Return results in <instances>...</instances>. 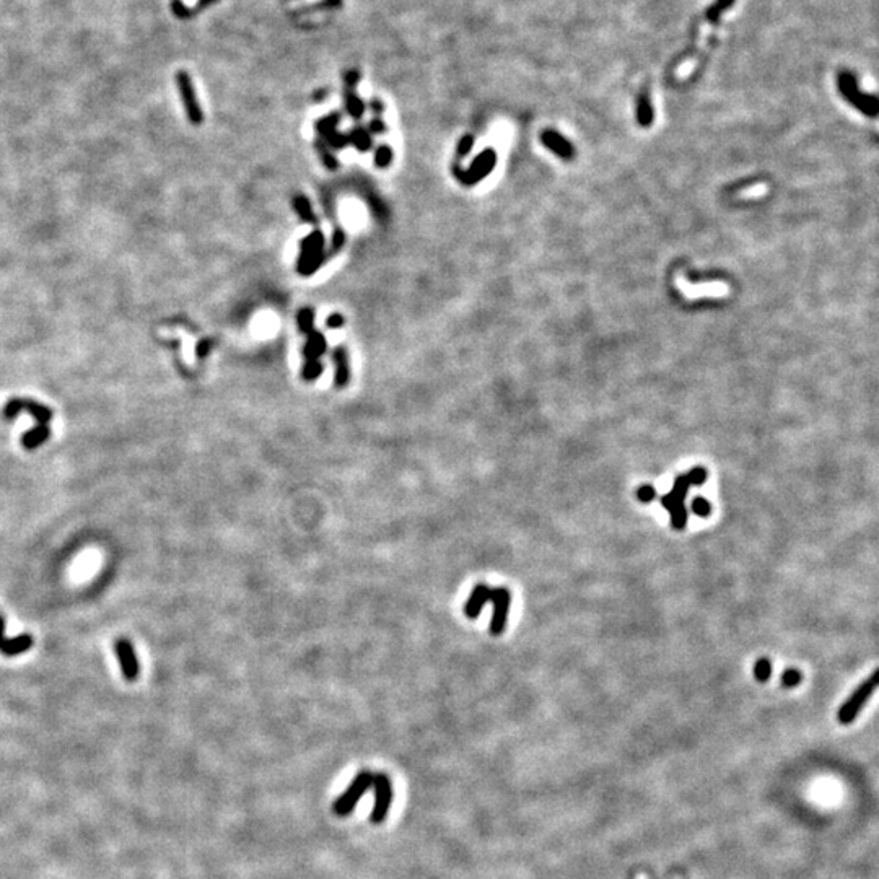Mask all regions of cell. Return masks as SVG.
I'll list each match as a JSON object with an SVG mask.
<instances>
[{"label": "cell", "instance_id": "1", "mask_svg": "<svg viewBox=\"0 0 879 879\" xmlns=\"http://www.w3.org/2000/svg\"><path fill=\"white\" fill-rule=\"evenodd\" d=\"M324 261V234L319 230H314L302 242V249H300V258L297 263L298 274L313 276L316 271H319Z\"/></svg>", "mask_w": 879, "mask_h": 879}, {"label": "cell", "instance_id": "2", "mask_svg": "<svg viewBox=\"0 0 879 879\" xmlns=\"http://www.w3.org/2000/svg\"><path fill=\"white\" fill-rule=\"evenodd\" d=\"M691 479L687 474H681L676 477L674 487L669 494L662 497V505L671 515V523L676 529H684L687 525V510L684 505L687 490L691 487Z\"/></svg>", "mask_w": 879, "mask_h": 879}, {"label": "cell", "instance_id": "3", "mask_svg": "<svg viewBox=\"0 0 879 879\" xmlns=\"http://www.w3.org/2000/svg\"><path fill=\"white\" fill-rule=\"evenodd\" d=\"M371 783H373V772L362 771L355 775V778L352 780V783L348 785V788L344 791L339 798L334 801V805H332L334 815L341 817L351 815L355 810V806L358 805V801L363 798V795L371 788Z\"/></svg>", "mask_w": 879, "mask_h": 879}, {"label": "cell", "instance_id": "4", "mask_svg": "<svg viewBox=\"0 0 879 879\" xmlns=\"http://www.w3.org/2000/svg\"><path fill=\"white\" fill-rule=\"evenodd\" d=\"M837 85H839L840 93L845 96V100L851 103L855 108H858L861 113L866 114V116H871V118L876 116L878 109H879L878 100L873 95H865L863 91H860L858 85H856V79L854 77V75H851L850 72L839 74Z\"/></svg>", "mask_w": 879, "mask_h": 879}, {"label": "cell", "instance_id": "5", "mask_svg": "<svg viewBox=\"0 0 879 879\" xmlns=\"http://www.w3.org/2000/svg\"><path fill=\"white\" fill-rule=\"evenodd\" d=\"M878 686V669L873 671V674L868 678L863 684H860L858 689H856L854 694L849 697V701L844 703L842 707L839 708L837 712V720L839 723L842 725H850L854 723V720L858 717V713L861 712L865 703L870 701V697L873 696Z\"/></svg>", "mask_w": 879, "mask_h": 879}, {"label": "cell", "instance_id": "6", "mask_svg": "<svg viewBox=\"0 0 879 879\" xmlns=\"http://www.w3.org/2000/svg\"><path fill=\"white\" fill-rule=\"evenodd\" d=\"M371 788L375 791V805L373 810H371L370 821L378 826V824H383L386 821L392 803V785L390 777L383 772L373 773Z\"/></svg>", "mask_w": 879, "mask_h": 879}, {"label": "cell", "instance_id": "7", "mask_svg": "<svg viewBox=\"0 0 879 879\" xmlns=\"http://www.w3.org/2000/svg\"><path fill=\"white\" fill-rule=\"evenodd\" d=\"M174 80H176L179 95H181V101L189 123L193 125H200L204 123V111H202L198 95H195L193 79H191V75L186 72V70H179Z\"/></svg>", "mask_w": 879, "mask_h": 879}, {"label": "cell", "instance_id": "8", "mask_svg": "<svg viewBox=\"0 0 879 879\" xmlns=\"http://www.w3.org/2000/svg\"><path fill=\"white\" fill-rule=\"evenodd\" d=\"M490 603L494 604V614L492 620H490L489 624V632L492 633L494 637H499L505 632L506 622H509L511 604L510 589L505 586H497L490 589Z\"/></svg>", "mask_w": 879, "mask_h": 879}, {"label": "cell", "instance_id": "9", "mask_svg": "<svg viewBox=\"0 0 879 879\" xmlns=\"http://www.w3.org/2000/svg\"><path fill=\"white\" fill-rule=\"evenodd\" d=\"M23 411L31 414V416L36 419V422H38L36 427L49 429V422H51V419H52V411L49 407L42 406V404L31 401V399H20V397L10 399L4 406V417L12 420L16 414H20Z\"/></svg>", "mask_w": 879, "mask_h": 879}, {"label": "cell", "instance_id": "10", "mask_svg": "<svg viewBox=\"0 0 879 879\" xmlns=\"http://www.w3.org/2000/svg\"><path fill=\"white\" fill-rule=\"evenodd\" d=\"M497 163V154L494 149H485L474 158L471 166L466 171L456 170L460 181L466 186H472L482 181L485 176H489L494 171Z\"/></svg>", "mask_w": 879, "mask_h": 879}, {"label": "cell", "instance_id": "11", "mask_svg": "<svg viewBox=\"0 0 879 879\" xmlns=\"http://www.w3.org/2000/svg\"><path fill=\"white\" fill-rule=\"evenodd\" d=\"M114 652H116L124 679L129 682L137 679L140 674V664L132 642H130L129 638H118L116 643H114Z\"/></svg>", "mask_w": 879, "mask_h": 879}, {"label": "cell", "instance_id": "12", "mask_svg": "<svg viewBox=\"0 0 879 879\" xmlns=\"http://www.w3.org/2000/svg\"><path fill=\"white\" fill-rule=\"evenodd\" d=\"M490 589H492V586H489L487 583L484 582L476 583V585L472 586L471 594H469L467 601L464 603L463 608L464 616H466L467 619H477L480 613H482V609L490 603Z\"/></svg>", "mask_w": 879, "mask_h": 879}, {"label": "cell", "instance_id": "13", "mask_svg": "<svg viewBox=\"0 0 879 879\" xmlns=\"http://www.w3.org/2000/svg\"><path fill=\"white\" fill-rule=\"evenodd\" d=\"M33 643H35V640H33V637L28 635V633H23V635L15 638L5 637V619L4 616L0 614V653H4L5 657L23 654L33 647Z\"/></svg>", "mask_w": 879, "mask_h": 879}, {"label": "cell", "instance_id": "14", "mask_svg": "<svg viewBox=\"0 0 879 879\" xmlns=\"http://www.w3.org/2000/svg\"><path fill=\"white\" fill-rule=\"evenodd\" d=\"M332 358H334L336 363V376H334V385L336 387H346L351 381V367H348V355L346 347H336L334 352H332Z\"/></svg>", "mask_w": 879, "mask_h": 879}, {"label": "cell", "instance_id": "15", "mask_svg": "<svg viewBox=\"0 0 879 879\" xmlns=\"http://www.w3.org/2000/svg\"><path fill=\"white\" fill-rule=\"evenodd\" d=\"M540 140L543 144L548 147L549 150H552L555 155H559L562 158H572L573 157V145L570 144L569 140H565L559 132H554V130H545L540 135Z\"/></svg>", "mask_w": 879, "mask_h": 879}, {"label": "cell", "instance_id": "16", "mask_svg": "<svg viewBox=\"0 0 879 879\" xmlns=\"http://www.w3.org/2000/svg\"><path fill=\"white\" fill-rule=\"evenodd\" d=\"M307 337V346L303 347L305 360H319L321 355H323L327 348L326 337L314 329L308 332Z\"/></svg>", "mask_w": 879, "mask_h": 879}, {"label": "cell", "instance_id": "17", "mask_svg": "<svg viewBox=\"0 0 879 879\" xmlns=\"http://www.w3.org/2000/svg\"><path fill=\"white\" fill-rule=\"evenodd\" d=\"M215 2H218V0H198V4H195L193 8H189V7H186V5L181 2V0H173V2H171V10H173V13L178 16V18L188 20V18H191V16H194L195 13H199L200 10H204L207 7H210V5H214Z\"/></svg>", "mask_w": 879, "mask_h": 879}, {"label": "cell", "instance_id": "18", "mask_svg": "<svg viewBox=\"0 0 879 879\" xmlns=\"http://www.w3.org/2000/svg\"><path fill=\"white\" fill-rule=\"evenodd\" d=\"M49 435H51V429H40L35 427L31 429L30 432H26L21 438V445H23L26 450H36L38 446H41L45 441H47Z\"/></svg>", "mask_w": 879, "mask_h": 879}, {"label": "cell", "instance_id": "19", "mask_svg": "<svg viewBox=\"0 0 879 879\" xmlns=\"http://www.w3.org/2000/svg\"><path fill=\"white\" fill-rule=\"evenodd\" d=\"M348 144H352L358 152L365 154V152H368L371 149L373 140H371V135L367 129L355 127L352 132L348 134Z\"/></svg>", "mask_w": 879, "mask_h": 879}, {"label": "cell", "instance_id": "20", "mask_svg": "<svg viewBox=\"0 0 879 879\" xmlns=\"http://www.w3.org/2000/svg\"><path fill=\"white\" fill-rule=\"evenodd\" d=\"M346 109H347L348 116L355 119V121H358V119L363 118L365 103L362 101V98H360L357 93H353L352 89L346 91Z\"/></svg>", "mask_w": 879, "mask_h": 879}, {"label": "cell", "instance_id": "21", "mask_svg": "<svg viewBox=\"0 0 879 879\" xmlns=\"http://www.w3.org/2000/svg\"><path fill=\"white\" fill-rule=\"evenodd\" d=\"M293 207L295 210H297V214L302 217V220L311 223V225H318V218L314 215L313 207H311L310 200L305 198V195H297V198L293 199Z\"/></svg>", "mask_w": 879, "mask_h": 879}, {"label": "cell", "instance_id": "22", "mask_svg": "<svg viewBox=\"0 0 879 879\" xmlns=\"http://www.w3.org/2000/svg\"><path fill=\"white\" fill-rule=\"evenodd\" d=\"M637 119L643 127H648V125L653 123V108H652V103H650L647 91H643L640 95V100H638Z\"/></svg>", "mask_w": 879, "mask_h": 879}, {"label": "cell", "instance_id": "23", "mask_svg": "<svg viewBox=\"0 0 879 879\" xmlns=\"http://www.w3.org/2000/svg\"><path fill=\"white\" fill-rule=\"evenodd\" d=\"M341 123V114L339 113H332L329 116H326L319 121H316V132H318L321 137L326 139L327 135H331L332 132H336L337 124Z\"/></svg>", "mask_w": 879, "mask_h": 879}, {"label": "cell", "instance_id": "24", "mask_svg": "<svg viewBox=\"0 0 879 879\" xmlns=\"http://www.w3.org/2000/svg\"><path fill=\"white\" fill-rule=\"evenodd\" d=\"M736 0H715L713 5H710L707 10V21L708 23H717L726 10H730Z\"/></svg>", "mask_w": 879, "mask_h": 879}, {"label": "cell", "instance_id": "25", "mask_svg": "<svg viewBox=\"0 0 879 879\" xmlns=\"http://www.w3.org/2000/svg\"><path fill=\"white\" fill-rule=\"evenodd\" d=\"M323 370L324 367L319 360H305L303 368H302V376L305 381H314L323 375Z\"/></svg>", "mask_w": 879, "mask_h": 879}, {"label": "cell", "instance_id": "26", "mask_svg": "<svg viewBox=\"0 0 879 879\" xmlns=\"http://www.w3.org/2000/svg\"><path fill=\"white\" fill-rule=\"evenodd\" d=\"M298 327L303 334H308V332L313 331V324H314V311L311 308H303L298 313Z\"/></svg>", "mask_w": 879, "mask_h": 879}, {"label": "cell", "instance_id": "27", "mask_svg": "<svg viewBox=\"0 0 879 879\" xmlns=\"http://www.w3.org/2000/svg\"><path fill=\"white\" fill-rule=\"evenodd\" d=\"M392 161V150L390 145H380L375 152V163L378 168H387Z\"/></svg>", "mask_w": 879, "mask_h": 879}, {"label": "cell", "instance_id": "28", "mask_svg": "<svg viewBox=\"0 0 879 879\" xmlns=\"http://www.w3.org/2000/svg\"><path fill=\"white\" fill-rule=\"evenodd\" d=\"M344 244H346V233H344L341 228H336L334 233H332L331 248H329V251H327L326 258H329V256H334V254L339 253V251L344 248Z\"/></svg>", "mask_w": 879, "mask_h": 879}, {"label": "cell", "instance_id": "29", "mask_svg": "<svg viewBox=\"0 0 879 879\" xmlns=\"http://www.w3.org/2000/svg\"><path fill=\"white\" fill-rule=\"evenodd\" d=\"M754 674H756L757 681H761V682L767 681L769 678H771V674H772V664H771V662H769V659H766V658L759 659V662L756 663Z\"/></svg>", "mask_w": 879, "mask_h": 879}, {"label": "cell", "instance_id": "30", "mask_svg": "<svg viewBox=\"0 0 879 879\" xmlns=\"http://www.w3.org/2000/svg\"><path fill=\"white\" fill-rule=\"evenodd\" d=\"M316 147H318L321 160H323L324 165L329 168V170H336V168L339 166V161H337V158L332 155V152H329V149H326L323 144H316Z\"/></svg>", "mask_w": 879, "mask_h": 879}, {"label": "cell", "instance_id": "31", "mask_svg": "<svg viewBox=\"0 0 879 879\" xmlns=\"http://www.w3.org/2000/svg\"><path fill=\"white\" fill-rule=\"evenodd\" d=\"M324 140L327 142V145H329L331 149H344V147L348 145V135L337 132V130L336 132H332L331 135H327Z\"/></svg>", "mask_w": 879, "mask_h": 879}, {"label": "cell", "instance_id": "32", "mask_svg": "<svg viewBox=\"0 0 879 879\" xmlns=\"http://www.w3.org/2000/svg\"><path fill=\"white\" fill-rule=\"evenodd\" d=\"M692 511H694L698 516L705 518L710 515V511H712V506H710V504L705 499L697 497V499H694V501H692Z\"/></svg>", "mask_w": 879, "mask_h": 879}, {"label": "cell", "instance_id": "33", "mask_svg": "<svg viewBox=\"0 0 879 879\" xmlns=\"http://www.w3.org/2000/svg\"><path fill=\"white\" fill-rule=\"evenodd\" d=\"M803 679V676L798 669H787L782 676V684L785 687H795L798 686Z\"/></svg>", "mask_w": 879, "mask_h": 879}, {"label": "cell", "instance_id": "34", "mask_svg": "<svg viewBox=\"0 0 879 879\" xmlns=\"http://www.w3.org/2000/svg\"><path fill=\"white\" fill-rule=\"evenodd\" d=\"M474 147V137L471 134H466L464 137H461L460 144H458V157H466L469 152L472 150Z\"/></svg>", "mask_w": 879, "mask_h": 879}, {"label": "cell", "instance_id": "35", "mask_svg": "<svg viewBox=\"0 0 879 879\" xmlns=\"http://www.w3.org/2000/svg\"><path fill=\"white\" fill-rule=\"evenodd\" d=\"M637 497L640 499V501L650 504V501H653L654 499H657V490H654L652 485H642V487L638 489Z\"/></svg>", "mask_w": 879, "mask_h": 879}, {"label": "cell", "instance_id": "36", "mask_svg": "<svg viewBox=\"0 0 879 879\" xmlns=\"http://www.w3.org/2000/svg\"><path fill=\"white\" fill-rule=\"evenodd\" d=\"M687 476H689L692 485H701L707 480V471L702 467H696L691 472H687Z\"/></svg>", "mask_w": 879, "mask_h": 879}, {"label": "cell", "instance_id": "37", "mask_svg": "<svg viewBox=\"0 0 879 879\" xmlns=\"http://www.w3.org/2000/svg\"><path fill=\"white\" fill-rule=\"evenodd\" d=\"M344 323H346V319H344V316L339 314V313H334V314L327 316V319H326V326L329 327V329H337V327H342Z\"/></svg>", "mask_w": 879, "mask_h": 879}, {"label": "cell", "instance_id": "38", "mask_svg": "<svg viewBox=\"0 0 879 879\" xmlns=\"http://www.w3.org/2000/svg\"><path fill=\"white\" fill-rule=\"evenodd\" d=\"M358 80H360L358 70H348V72H346V75H344V81H346V85L348 86V89H353V86L358 84Z\"/></svg>", "mask_w": 879, "mask_h": 879}, {"label": "cell", "instance_id": "39", "mask_svg": "<svg viewBox=\"0 0 879 879\" xmlns=\"http://www.w3.org/2000/svg\"><path fill=\"white\" fill-rule=\"evenodd\" d=\"M368 129L371 130V134H385L387 127L381 119H373V121H370Z\"/></svg>", "mask_w": 879, "mask_h": 879}, {"label": "cell", "instance_id": "40", "mask_svg": "<svg viewBox=\"0 0 879 879\" xmlns=\"http://www.w3.org/2000/svg\"><path fill=\"white\" fill-rule=\"evenodd\" d=\"M370 108H371V111L376 113V114H381V113L385 111V105L380 100H371L370 101Z\"/></svg>", "mask_w": 879, "mask_h": 879}]
</instances>
